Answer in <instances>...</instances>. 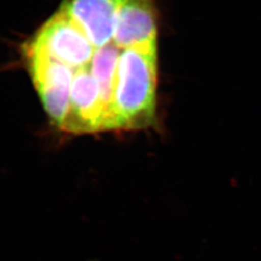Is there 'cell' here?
I'll return each instance as SVG.
<instances>
[{"mask_svg":"<svg viewBox=\"0 0 261 261\" xmlns=\"http://www.w3.org/2000/svg\"><path fill=\"white\" fill-rule=\"evenodd\" d=\"M122 0H63L59 10L72 19L96 47L113 41Z\"/></svg>","mask_w":261,"mask_h":261,"instance_id":"5b68a950","label":"cell"},{"mask_svg":"<svg viewBox=\"0 0 261 261\" xmlns=\"http://www.w3.org/2000/svg\"><path fill=\"white\" fill-rule=\"evenodd\" d=\"M24 56L43 107L50 120L61 129L69 111L74 72L29 44L24 47Z\"/></svg>","mask_w":261,"mask_h":261,"instance_id":"7a4b0ae2","label":"cell"},{"mask_svg":"<svg viewBox=\"0 0 261 261\" xmlns=\"http://www.w3.org/2000/svg\"><path fill=\"white\" fill-rule=\"evenodd\" d=\"M157 47L122 49L112 106V130H139L156 122Z\"/></svg>","mask_w":261,"mask_h":261,"instance_id":"6da1fadb","label":"cell"},{"mask_svg":"<svg viewBox=\"0 0 261 261\" xmlns=\"http://www.w3.org/2000/svg\"><path fill=\"white\" fill-rule=\"evenodd\" d=\"M156 11L152 0H122L113 43L121 49L157 47Z\"/></svg>","mask_w":261,"mask_h":261,"instance_id":"8992f818","label":"cell"},{"mask_svg":"<svg viewBox=\"0 0 261 261\" xmlns=\"http://www.w3.org/2000/svg\"><path fill=\"white\" fill-rule=\"evenodd\" d=\"M28 44L73 71L88 65L97 48L60 10L38 30Z\"/></svg>","mask_w":261,"mask_h":261,"instance_id":"3957f363","label":"cell"},{"mask_svg":"<svg viewBox=\"0 0 261 261\" xmlns=\"http://www.w3.org/2000/svg\"><path fill=\"white\" fill-rule=\"evenodd\" d=\"M73 72L69 111L61 130L74 134L103 130V106L99 84L88 65Z\"/></svg>","mask_w":261,"mask_h":261,"instance_id":"277c9868","label":"cell"}]
</instances>
